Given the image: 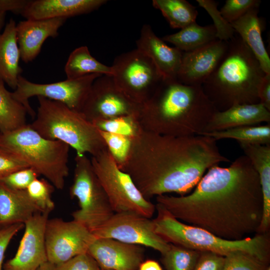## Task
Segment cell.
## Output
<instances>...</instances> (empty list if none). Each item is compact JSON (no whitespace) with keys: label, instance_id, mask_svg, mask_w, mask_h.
Wrapping results in <instances>:
<instances>
[{"label":"cell","instance_id":"6da1fadb","mask_svg":"<svg viewBox=\"0 0 270 270\" xmlns=\"http://www.w3.org/2000/svg\"><path fill=\"white\" fill-rule=\"evenodd\" d=\"M156 200L179 220L231 240L257 234L262 215L259 178L245 155L228 167L209 168L188 194Z\"/></svg>","mask_w":270,"mask_h":270},{"label":"cell","instance_id":"7a4b0ae2","mask_svg":"<svg viewBox=\"0 0 270 270\" xmlns=\"http://www.w3.org/2000/svg\"><path fill=\"white\" fill-rule=\"evenodd\" d=\"M208 136H174L144 130L132 138L130 153L120 168L130 175L143 196L190 193L210 167L228 158Z\"/></svg>","mask_w":270,"mask_h":270},{"label":"cell","instance_id":"3957f363","mask_svg":"<svg viewBox=\"0 0 270 270\" xmlns=\"http://www.w3.org/2000/svg\"><path fill=\"white\" fill-rule=\"evenodd\" d=\"M218 111L202 86L164 80L140 105L138 120L146 131L164 136L200 135Z\"/></svg>","mask_w":270,"mask_h":270},{"label":"cell","instance_id":"277c9868","mask_svg":"<svg viewBox=\"0 0 270 270\" xmlns=\"http://www.w3.org/2000/svg\"><path fill=\"white\" fill-rule=\"evenodd\" d=\"M228 42L225 54L202 86L220 112L236 104L260 103L258 89L266 74L238 34Z\"/></svg>","mask_w":270,"mask_h":270},{"label":"cell","instance_id":"5b68a950","mask_svg":"<svg viewBox=\"0 0 270 270\" xmlns=\"http://www.w3.org/2000/svg\"><path fill=\"white\" fill-rule=\"evenodd\" d=\"M156 210L157 215L152 220L155 232L168 243L224 256L232 252L240 250L270 262V232L256 234L238 240H228L179 220L158 204L156 205Z\"/></svg>","mask_w":270,"mask_h":270},{"label":"cell","instance_id":"8992f818","mask_svg":"<svg viewBox=\"0 0 270 270\" xmlns=\"http://www.w3.org/2000/svg\"><path fill=\"white\" fill-rule=\"evenodd\" d=\"M38 106L30 125L42 137L59 140L76 151L95 156L108 149L99 130L80 112L59 102L38 96Z\"/></svg>","mask_w":270,"mask_h":270},{"label":"cell","instance_id":"52a82bcc","mask_svg":"<svg viewBox=\"0 0 270 270\" xmlns=\"http://www.w3.org/2000/svg\"><path fill=\"white\" fill-rule=\"evenodd\" d=\"M0 148L19 158L56 188H64L69 174L67 144L46 138L27 124L10 132H0Z\"/></svg>","mask_w":270,"mask_h":270},{"label":"cell","instance_id":"ba28073f","mask_svg":"<svg viewBox=\"0 0 270 270\" xmlns=\"http://www.w3.org/2000/svg\"><path fill=\"white\" fill-rule=\"evenodd\" d=\"M74 160L73 182L69 192L72 198L78 200L80 208L72 216L74 220L92 232L103 225L115 212L90 160L84 154L76 155Z\"/></svg>","mask_w":270,"mask_h":270},{"label":"cell","instance_id":"9c48e42d","mask_svg":"<svg viewBox=\"0 0 270 270\" xmlns=\"http://www.w3.org/2000/svg\"><path fill=\"white\" fill-rule=\"evenodd\" d=\"M90 160L114 212L152 216L156 205L143 196L130 175L120 169L108 149L92 156Z\"/></svg>","mask_w":270,"mask_h":270},{"label":"cell","instance_id":"30bf717a","mask_svg":"<svg viewBox=\"0 0 270 270\" xmlns=\"http://www.w3.org/2000/svg\"><path fill=\"white\" fill-rule=\"evenodd\" d=\"M112 66L116 86L139 104L146 102L164 80L152 61L137 48L116 56Z\"/></svg>","mask_w":270,"mask_h":270},{"label":"cell","instance_id":"8fae6325","mask_svg":"<svg viewBox=\"0 0 270 270\" xmlns=\"http://www.w3.org/2000/svg\"><path fill=\"white\" fill-rule=\"evenodd\" d=\"M101 76L94 74L76 79L44 84L32 82L21 75L16 88L12 92V95L24 104L28 114L32 118H34L36 112L31 107L28 99L34 96L60 102L80 112L94 82Z\"/></svg>","mask_w":270,"mask_h":270},{"label":"cell","instance_id":"7c38bea8","mask_svg":"<svg viewBox=\"0 0 270 270\" xmlns=\"http://www.w3.org/2000/svg\"><path fill=\"white\" fill-rule=\"evenodd\" d=\"M96 238L88 229L76 220L48 219L44 230L48 262L56 265L86 253Z\"/></svg>","mask_w":270,"mask_h":270},{"label":"cell","instance_id":"4fadbf2b","mask_svg":"<svg viewBox=\"0 0 270 270\" xmlns=\"http://www.w3.org/2000/svg\"><path fill=\"white\" fill-rule=\"evenodd\" d=\"M96 238H112L152 248L164 253L170 244L155 232L153 220L132 212H115L103 225L92 232Z\"/></svg>","mask_w":270,"mask_h":270},{"label":"cell","instance_id":"5bb4252c","mask_svg":"<svg viewBox=\"0 0 270 270\" xmlns=\"http://www.w3.org/2000/svg\"><path fill=\"white\" fill-rule=\"evenodd\" d=\"M140 105L118 88L112 76L102 75L94 82L80 112L91 122L126 116L138 118Z\"/></svg>","mask_w":270,"mask_h":270},{"label":"cell","instance_id":"9a60e30c","mask_svg":"<svg viewBox=\"0 0 270 270\" xmlns=\"http://www.w3.org/2000/svg\"><path fill=\"white\" fill-rule=\"evenodd\" d=\"M49 214L37 213L25 222L16 254L4 264V270H38L48 262L44 230Z\"/></svg>","mask_w":270,"mask_h":270},{"label":"cell","instance_id":"2e32d148","mask_svg":"<svg viewBox=\"0 0 270 270\" xmlns=\"http://www.w3.org/2000/svg\"><path fill=\"white\" fill-rule=\"evenodd\" d=\"M228 41L216 39L202 47L183 52L176 80L190 86H202L225 54Z\"/></svg>","mask_w":270,"mask_h":270},{"label":"cell","instance_id":"e0dca14e","mask_svg":"<svg viewBox=\"0 0 270 270\" xmlns=\"http://www.w3.org/2000/svg\"><path fill=\"white\" fill-rule=\"evenodd\" d=\"M144 246L110 238H96L87 253L100 270H138L144 260Z\"/></svg>","mask_w":270,"mask_h":270},{"label":"cell","instance_id":"ac0fdd59","mask_svg":"<svg viewBox=\"0 0 270 270\" xmlns=\"http://www.w3.org/2000/svg\"><path fill=\"white\" fill-rule=\"evenodd\" d=\"M136 44V48L152 61L164 80H176L182 52L168 46L148 24L142 26Z\"/></svg>","mask_w":270,"mask_h":270},{"label":"cell","instance_id":"d6986e66","mask_svg":"<svg viewBox=\"0 0 270 270\" xmlns=\"http://www.w3.org/2000/svg\"><path fill=\"white\" fill-rule=\"evenodd\" d=\"M66 20V18H54L19 22L16 26V38L22 60L25 63L34 60L45 40L50 37H56Z\"/></svg>","mask_w":270,"mask_h":270},{"label":"cell","instance_id":"ffe728a7","mask_svg":"<svg viewBox=\"0 0 270 270\" xmlns=\"http://www.w3.org/2000/svg\"><path fill=\"white\" fill-rule=\"evenodd\" d=\"M106 2V0H30L21 15L26 20L67 19L90 13Z\"/></svg>","mask_w":270,"mask_h":270},{"label":"cell","instance_id":"44dd1931","mask_svg":"<svg viewBox=\"0 0 270 270\" xmlns=\"http://www.w3.org/2000/svg\"><path fill=\"white\" fill-rule=\"evenodd\" d=\"M263 122L270 124V111L262 104H236L225 110L216 111L208 122L204 132L242 126L259 125Z\"/></svg>","mask_w":270,"mask_h":270},{"label":"cell","instance_id":"7402d4cb","mask_svg":"<svg viewBox=\"0 0 270 270\" xmlns=\"http://www.w3.org/2000/svg\"><path fill=\"white\" fill-rule=\"evenodd\" d=\"M39 212H42L26 190H14L0 182V228L14 224H24Z\"/></svg>","mask_w":270,"mask_h":270},{"label":"cell","instance_id":"603a6c76","mask_svg":"<svg viewBox=\"0 0 270 270\" xmlns=\"http://www.w3.org/2000/svg\"><path fill=\"white\" fill-rule=\"evenodd\" d=\"M250 160L260 180L262 197V215L257 234L270 232V144H239Z\"/></svg>","mask_w":270,"mask_h":270},{"label":"cell","instance_id":"cb8c5ba5","mask_svg":"<svg viewBox=\"0 0 270 270\" xmlns=\"http://www.w3.org/2000/svg\"><path fill=\"white\" fill-rule=\"evenodd\" d=\"M258 12V8H252L230 24L256 57L263 71L270 74V58L262 36L264 24Z\"/></svg>","mask_w":270,"mask_h":270},{"label":"cell","instance_id":"d4e9b609","mask_svg":"<svg viewBox=\"0 0 270 270\" xmlns=\"http://www.w3.org/2000/svg\"><path fill=\"white\" fill-rule=\"evenodd\" d=\"M16 26L14 20L10 19L0 34V78L14 90L22 71Z\"/></svg>","mask_w":270,"mask_h":270},{"label":"cell","instance_id":"484cf974","mask_svg":"<svg viewBox=\"0 0 270 270\" xmlns=\"http://www.w3.org/2000/svg\"><path fill=\"white\" fill-rule=\"evenodd\" d=\"M216 34L213 24L201 26L196 22L176 33L165 36L162 39L172 44L182 52H188L216 40Z\"/></svg>","mask_w":270,"mask_h":270},{"label":"cell","instance_id":"4316f807","mask_svg":"<svg viewBox=\"0 0 270 270\" xmlns=\"http://www.w3.org/2000/svg\"><path fill=\"white\" fill-rule=\"evenodd\" d=\"M66 79H76L98 74L113 76L112 66H106L93 57L86 46L74 49L70 54L64 66Z\"/></svg>","mask_w":270,"mask_h":270},{"label":"cell","instance_id":"83f0119b","mask_svg":"<svg viewBox=\"0 0 270 270\" xmlns=\"http://www.w3.org/2000/svg\"><path fill=\"white\" fill-rule=\"evenodd\" d=\"M0 78V132L5 134L21 128L26 124V108L6 88Z\"/></svg>","mask_w":270,"mask_h":270},{"label":"cell","instance_id":"f1b7e54d","mask_svg":"<svg viewBox=\"0 0 270 270\" xmlns=\"http://www.w3.org/2000/svg\"><path fill=\"white\" fill-rule=\"evenodd\" d=\"M200 135L208 136L216 140L233 139L238 144H270V124L264 125L246 126L224 130L204 132Z\"/></svg>","mask_w":270,"mask_h":270},{"label":"cell","instance_id":"f546056e","mask_svg":"<svg viewBox=\"0 0 270 270\" xmlns=\"http://www.w3.org/2000/svg\"><path fill=\"white\" fill-rule=\"evenodd\" d=\"M152 3L173 28L182 29L196 22L198 12L186 0H153Z\"/></svg>","mask_w":270,"mask_h":270},{"label":"cell","instance_id":"4dcf8cb0","mask_svg":"<svg viewBox=\"0 0 270 270\" xmlns=\"http://www.w3.org/2000/svg\"><path fill=\"white\" fill-rule=\"evenodd\" d=\"M200 251L170 244L169 249L161 254L165 270H193Z\"/></svg>","mask_w":270,"mask_h":270},{"label":"cell","instance_id":"1f68e13d","mask_svg":"<svg viewBox=\"0 0 270 270\" xmlns=\"http://www.w3.org/2000/svg\"><path fill=\"white\" fill-rule=\"evenodd\" d=\"M92 123L101 131L120 134L131 138L136 136L142 129L138 118L134 116L97 120Z\"/></svg>","mask_w":270,"mask_h":270},{"label":"cell","instance_id":"d6a6232c","mask_svg":"<svg viewBox=\"0 0 270 270\" xmlns=\"http://www.w3.org/2000/svg\"><path fill=\"white\" fill-rule=\"evenodd\" d=\"M54 188L47 180L37 178L31 182L26 190L42 212L50 213L54 208V203L52 198Z\"/></svg>","mask_w":270,"mask_h":270},{"label":"cell","instance_id":"836d02e7","mask_svg":"<svg viewBox=\"0 0 270 270\" xmlns=\"http://www.w3.org/2000/svg\"><path fill=\"white\" fill-rule=\"evenodd\" d=\"M269 266L250 254L236 250L224 256L222 270H265Z\"/></svg>","mask_w":270,"mask_h":270},{"label":"cell","instance_id":"e575fe53","mask_svg":"<svg viewBox=\"0 0 270 270\" xmlns=\"http://www.w3.org/2000/svg\"><path fill=\"white\" fill-rule=\"evenodd\" d=\"M108 149L118 168L126 162L132 144V138L100 130Z\"/></svg>","mask_w":270,"mask_h":270},{"label":"cell","instance_id":"d590c367","mask_svg":"<svg viewBox=\"0 0 270 270\" xmlns=\"http://www.w3.org/2000/svg\"><path fill=\"white\" fill-rule=\"evenodd\" d=\"M199 6L204 8L210 15L214 21L216 30L217 39L228 41L235 34L230 24L222 16L218 8V2L212 0H196Z\"/></svg>","mask_w":270,"mask_h":270},{"label":"cell","instance_id":"8d00e7d4","mask_svg":"<svg viewBox=\"0 0 270 270\" xmlns=\"http://www.w3.org/2000/svg\"><path fill=\"white\" fill-rule=\"evenodd\" d=\"M260 2V0H226L220 12L223 18L231 24L250 10L259 8Z\"/></svg>","mask_w":270,"mask_h":270},{"label":"cell","instance_id":"74e56055","mask_svg":"<svg viewBox=\"0 0 270 270\" xmlns=\"http://www.w3.org/2000/svg\"><path fill=\"white\" fill-rule=\"evenodd\" d=\"M39 176L34 170L28 167L12 172L0 182L14 190H25Z\"/></svg>","mask_w":270,"mask_h":270},{"label":"cell","instance_id":"f35d334b","mask_svg":"<svg viewBox=\"0 0 270 270\" xmlns=\"http://www.w3.org/2000/svg\"><path fill=\"white\" fill-rule=\"evenodd\" d=\"M54 270H100L94 260L87 252L55 265Z\"/></svg>","mask_w":270,"mask_h":270},{"label":"cell","instance_id":"ab89813d","mask_svg":"<svg viewBox=\"0 0 270 270\" xmlns=\"http://www.w3.org/2000/svg\"><path fill=\"white\" fill-rule=\"evenodd\" d=\"M28 167L16 156L0 148V181L14 172Z\"/></svg>","mask_w":270,"mask_h":270},{"label":"cell","instance_id":"60d3db41","mask_svg":"<svg viewBox=\"0 0 270 270\" xmlns=\"http://www.w3.org/2000/svg\"><path fill=\"white\" fill-rule=\"evenodd\" d=\"M224 256L206 251L200 252L193 270H222Z\"/></svg>","mask_w":270,"mask_h":270},{"label":"cell","instance_id":"b9f144b4","mask_svg":"<svg viewBox=\"0 0 270 270\" xmlns=\"http://www.w3.org/2000/svg\"><path fill=\"white\" fill-rule=\"evenodd\" d=\"M24 224H17L0 228V270H2L4 254L13 237L24 226Z\"/></svg>","mask_w":270,"mask_h":270},{"label":"cell","instance_id":"7bdbcfd3","mask_svg":"<svg viewBox=\"0 0 270 270\" xmlns=\"http://www.w3.org/2000/svg\"><path fill=\"white\" fill-rule=\"evenodd\" d=\"M28 0H0V12L4 14L10 12L22 14L28 4Z\"/></svg>","mask_w":270,"mask_h":270},{"label":"cell","instance_id":"ee69618b","mask_svg":"<svg viewBox=\"0 0 270 270\" xmlns=\"http://www.w3.org/2000/svg\"><path fill=\"white\" fill-rule=\"evenodd\" d=\"M260 103L270 111V74H266L258 89Z\"/></svg>","mask_w":270,"mask_h":270},{"label":"cell","instance_id":"f6af8a7d","mask_svg":"<svg viewBox=\"0 0 270 270\" xmlns=\"http://www.w3.org/2000/svg\"><path fill=\"white\" fill-rule=\"evenodd\" d=\"M138 270H163L160 264L155 260H144L140 264Z\"/></svg>","mask_w":270,"mask_h":270},{"label":"cell","instance_id":"bcb514c9","mask_svg":"<svg viewBox=\"0 0 270 270\" xmlns=\"http://www.w3.org/2000/svg\"><path fill=\"white\" fill-rule=\"evenodd\" d=\"M55 265L47 262L42 264L38 270H54Z\"/></svg>","mask_w":270,"mask_h":270},{"label":"cell","instance_id":"7dc6e473","mask_svg":"<svg viewBox=\"0 0 270 270\" xmlns=\"http://www.w3.org/2000/svg\"><path fill=\"white\" fill-rule=\"evenodd\" d=\"M5 16L6 14L0 12V34L2 32V28L4 26L5 23Z\"/></svg>","mask_w":270,"mask_h":270},{"label":"cell","instance_id":"c3c4849f","mask_svg":"<svg viewBox=\"0 0 270 270\" xmlns=\"http://www.w3.org/2000/svg\"><path fill=\"white\" fill-rule=\"evenodd\" d=\"M265 270H270V266H268Z\"/></svg>","mask_w":270,"mask_h":270}]
</instances>
